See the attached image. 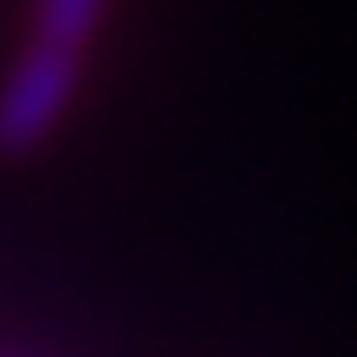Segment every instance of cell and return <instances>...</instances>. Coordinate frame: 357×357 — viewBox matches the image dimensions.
I'll return each instance as SVG.
<instances>
[{"instance_id":"obj_2","label":"cell","mask_w":357,"mask_h":357,"mask_svg":"<svg viewBox=\"0 0 357 357\" xmlns=\"http://www.w3.org/2000/svg\"><path fill=\"white\" fill-rule=\"evenodd\" d=\"M105 6H110V0H39V39L83 50V39H89L93 28H99V17H105Z\"/></svg>"},{"instance_id":"obj_1","label":"cell","mask_w":357,"mask_h":357,"mask_svg":"<svg viewBox=\"0 0 357 357\" xmlns=\"http://www.w3.org/2000/svg\"><path fill=\"white\" fill-rule=\"evenodd\" d=\"M77 72H83V50L50 39L28 45V55L0 89V154H28L55 132V121L77 93Z\"/></svg>"}]
</instances>
